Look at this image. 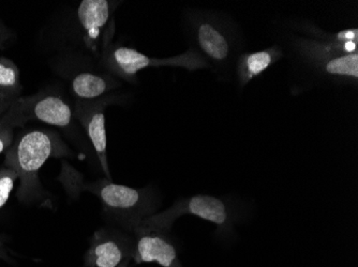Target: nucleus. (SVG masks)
Here are the masks:
<instances>
[{
  "label": "nucleus",
  "mask_w": 358,
  "mask_h": 267,
  "mask_svg": "<svg viewBox=\"0 0 358 267\" xmlns=\"http://www.w3.org/2000/svg\"><path fill=\"white\" fill-rule=\"evenodd\" d=\"M16 180H19V178L14 170L7 167H3L0 169V208L9 200Z\"/></svg>",
  "instance_id": "15"
},
{
  "label": "nucleus",
  "mask_w": 358,
  "mask_h": 267,
  "mask_svg": "<svg viewBox=\"0 0 358 267\" xmlns=\"http://www.w3.org/2000/svg\"><path fill=\"white\" fill-rule=\"evenodd\" d=\"M122 87V82L106 71L83 70L70 78V90L76 101H90L110 96Z\"/></svg>",
  "instance_id": "13"
},
{
  "label": "nucleus",
  "mask_w": 358,
  "mask_h": 267,
  "mask_svg": "<svg viewBox=\"0 0 358 267\" xmlns=\"http://www.w3.org/2000/svg\"><path fill=\"white\" fill-rule=\"evenodd\" d=\"M22 91L19 68L9 58L0 57V98L14 102L21 98Z\"/></svg>",
  "instance_id": "14"
},
{
  "label": "nucleus",
  "mask_w": 358,
  "mask_h": 267,
  "mask_svg": "<svg viewBox=\"0 0 358 267\" xmlns=\"http://www.w3.org/2000/svg\"><path fill=\"white\" fill-rule=\"evenodd\" d=\"M185 21L191 49L203 58L217 77L231 78L235 62L245 48L238 25L227 14L205 10H191Z\"/></svg>",
  "instance_id": "2"
},
{
  "label": "nucleus",
  "mask_w": 358,
  "mask_h": 267,
  "mask_svg": "<svg viewBox=\"0 0 358 267\" xmlns=\"http://www.w3.org/2000/svg\"><path fill=\"white\" fill-rule=\"evenodd\" d=\"M6 28L3 27V24L0 23V41H1V37H3V31H5Z\"/></svg>",
  "instance_id": "19"
},
{
  "label": "nucleus",
  "mask_w": 358,
  "mask_h": 267,
  "mask_svg": "<svg viewBox=\"0 0 358 267\" xmlns=\"http://www.w3.org/2000/svg\"><path fill=\"white\" fill-rule=\"evenodd\" d=\"M74 120L73 106L66 98L52 90L21 96L0 118V122L16 128L30 121L41 122L58 128H68Z\"/></svg>",
  "instance_id": "7"
},
{
  "label": "nucleus",
  "mask_w": 358,
  "mask_h": 267,
  "mask_svg": "<svg viewBox=\"0 0 358 267\" xmlns=\"http://www.w3.org/2000/svg\"><path fill=\"white\" fill-rule=\"evenodd\" d=\"M99 59L104 71L120 80L128 82H136L138 74L148 68L173 66L191 72L208 69L206 62L191 48L173 57L152 58L130 46L112 43L102 53Z\"/></svg>",
  "instance_id": "6"
},
{
  "label": "nucleus",
  "mask_w": 358,
  "mask_h": 267,
  "mask_svg": "<svg viewBox=\"0 0 358 267\" xmlns=\"http://www.w3.org/2000/svg\"><path fill=\"white\" fill-rule=\"evenodd\" d=\"M14 130L15 128L0 122V154L7 151L13 142Z\"/></svg>",
  "instance_id": "16"
},
{
  "label": "nucleus",
  "mask_w": 358,
  "mask_h": 267,
  "mask_svg": "<svg viewBox=\"0 0 358 267\" xmlns=\"http://www.w3.org/2000/svg\"><path fill=\"white\" fill-rule=\"evenodd\" d=\"M118 3L108 0H83L76 11L78 25L86 46L96 57L112 44L115 31L114 12Z\"/></svg>",
  "instance_id": "8"
},
{
  "label": "nucleus",
  "mask_w": 358,
  "mask_h": 267,
  "mask_svg": "<svg viewBox=\"0 0 358 267\" xmlns=\"http://www.w3.org/2000/svg\"><path fill=\"white\" fill-rule=\"evenodd\" d=\"M15 102V101H14ZM12 101H8V100H3V98H0V118L10 109L12 104L14 103Z\"/></svg>",
  "instance_id": "17"
},
{
  "label": "nucleus",
  "mask_w": 358,
  "mask_h": 267,
  "mask_svg": "<svg viewBox=\"0 0 358 267\" xmlns=\"http://www.w3.org/2000/svg\"><path fill=\"white\" fill-rule=\"evenodd\" d=\"M299 30L305 37L291 38L289 47L306 71L317 79L357 87V28L334 33L305 23Z\"/></svg>",
  "instance_id": "1"
},
{
  "label": "nucleus",
  "mask_w": 358,
  "mask_h": 267,
  "mask_svg": "<svg viewBox=\"0 0 358 267\" xmlns=\"http://www.w3.org/2000/svg\"><path fill=\"white\" fill-rule=\"evenodd\" d=\"M285 56L282 46L279 44L263 48L259 51L243 52L235 62L234 74L237 88L243 90L251 80L266 72L282 59Z\"/></svg>",
  "instance_id": "12"
},
{
  "label": "nucleus",
  "mask_w": 358,
  "mask_h": 267,
  "mask_svg": "<svg viewBox=\"0 0 358 267\" xmlns=\"http://www.w3.org/2000/svg\"><path fill=\"white\" fill-rule=\"evenodd\" d=\"M129 263H130V261H126V262L122 263V264L118 267H128Z\"/></svg>",
  "instance_id": "20"
},
{
  "label": "nucleus",
  "mask_w": 358,
  "mask_h": 267,
  "mask_svg": "<svg viewBox=\"0 0 358 267\" xmlns=\"http://www.w3.org/2000/svg\"><path fill=\"white\" fill-rule=\"evenodd\" d=\"M69 154L57 132L48 130H22L6 153L3 167L14 170L20 180L17 198L24 202L42 197L39 171L46 160Z\"/></svg>",
  "instance_id": "3"
},
{
  "label": "nucleus",
  "mask_w": 358,
  "mask_h": 267,
  "mask_svg": "<svg viewBox=\"0 0 358 267\" xmlns=\"http://www.w3.org/2000/svg\"><path fill=\"white\" fill-rule=\"evenodd\" d=\"M99 198L110 220L127 232L132 231L156 211V198L148 188H134L103 178L85 186Z\"/></svg>",
  "instance_id": "5"
},
{
  "label": "nucleus",
  "mask_w": 358,
  "mask_h": 267,
  "mask_svg": "<svg viewBox=\"0 0 358 267\" xmlns=\"http://www.w3.org/2000/svg\"><path fill=\"white\" fill-rule=\"evenodd\" d=\"M134 238L131 233L115 228L96 231L85 254L87 267H118L132 260Z\"/></svg>",
  "instance_id": "10"
},
{
  "label": "nucleus",
  "mask_w": 358,
  "mask_h": 267,
  "mask_svg": "<svg viewBox=\"0 0 358 267\" xmlns=\"http://www.w3.org/2000/svg\"><path fill=\"white\" fill-rule=\"evenodd\" d=\"M136 264L157 263L161 267H182L176 247L164 231L136 227L132 231Z\"/></svg>",
  "instance_id": "11"
},
{
  "label": "nucleus",
  "mask_w": 358,
  "mask_h": 267,
  "mask_svg": "<svg viewBox=\"0 0 358 267\" xmlns=\"http://www.w3.org/2000/svg\"><path fill=\"white\" fill-rule=\"evenodd\" d=\"M184 215H192L215 224L217 227V236L222 238L232 236L241 216V208L230 199L209 194H195L180 199L168 210L150 215L138 227L168 232L175 220Z\"/></svg>",
  "instance_id": "4"
},
{
  "label": "nucleus",
  "mask_w": 358,
  "mask_h": 267,
  "mask_svg": "<svg viewBox=\"0 0 358 267\" xmlns=\"http://www.w3.org/2000/svg\"><path fill=\"white\" fill-rule=\"evenodd\" d=\"M0 258L6 259V260L8 259L7 254H6L5 249H3L1 241H0Z\"/></svg>",
  "instance_id": "18"
},
{
  "label": "nucleus",
  "mask_w": 358,
  "mask_h": 267,
  "mask_svg": "<svg viewBox=\"0 0 358 267\" xmlns=\"http://www.w3.org/2000/svg\"><path fill=\"white\" fill-rule=\"evenodd\" d=\"M120 98L122 96L116 94H110L90 101H76L73 106L74 119L83 128L108 180L112 176L108 162L106 109L112 104L117 103Z\"/></svg>",
  "instance_id": "9"
}]
</instances>
